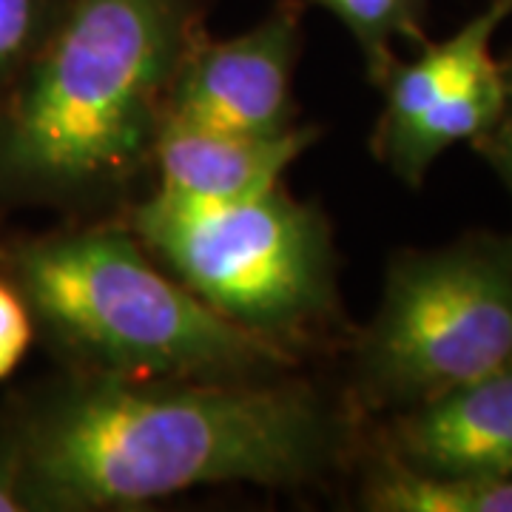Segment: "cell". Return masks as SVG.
Here are the masks:
<instances>
[{
    "mask_svg": "<svg viewBox=\"0 0 512 512\" xmlns=\"http://www.w3.org/2000/svg\"><path fill=\"white\" fill-rule=\"evenodd\" d=\"M29 512H126L217 484L305 487L353 470L367 419L302 379H126L57 367L0 407Z\"/></svg>",
    "mask_w": 512,
    "mask_h": 512,
    "instance_id": "6da1fadb",
    "label": "cell"
},
{
    "mask_svg": "<svg viewBox=\"0 0 512 512\" xmlns=\"http://www.w3.org/2000/svg\"><path fill=\"white\" fill-rule=\"evenodd\" d=\"M211 0H63L0 111V214L123 217Z\"/></svg>",
    "mask_w": 512,
    "mask_h": 512,
    "instance_id": "7a4b0ae2",
    "label": "cell"
},
{
    "mask_svg": "<svg viewBox=\"0 0 512 512\" xmlns=\"http://www.w3.org/2000/svg\"><path fill=\"white\" fill-rule=\"evenodd\" d=\"M0 274L23 296L57 367L126 379H274L299 359L231 325L148 254L123 217L0 237Z\"/></svg>",
    "mask_w": 512,
    "mask_h": 512,
    "instance_id": "3957f363",
    "label": "cell"
},
{
    "mask_svg": "<svg viewBox=\"0 0 512 512\" xmlns=\"http://www.w3.org/2000/svg\"><path fill=\"white\" fill-rule=\"evenodd\" d=\"M123 222L211 311L299 362L328 342L345 348L353 333L328 214L282 183L220 205L148 191Z\"/></svg>",
    "mask_w": 512,
    "mask_h": 512,
    "instance_id": "277c9868",
    "label": "cell"
},
{
    "mask_svg": "<svg viewBox=\"0 0 512 512\" xmlns=\"http://www.w3.org/2000/svg\"><path fill=\"white\" fill-rule=\"evenodd\" d=\"M342 350V390L367 421L512 365V234L467 231L396 251L379 308Z\"/></svg>",
    "mask_w": 512,
    "mask_h": 512,
    "instance_id": "5b68a950",
    "label": "cell"
},
{
    "mask_svg": "<svg viewBox=\"0 0 512 512\" xmlns=\"http://www.w3.org/2000/svg\"><path fill=\"white\" fill-rule=\"evenodd\" d=\"M510 15L512 0H493L450 37L424 40L413 60L387 66L370 148L399 183L421 188L444 151L476 143L501 117L507 66L493 55V37Z\"/></svg>",
    "mask_w": 512,
    "mask_h": 512,
    "instance_id": "8992f818",
    "label": "cell"
},
{
    "mask_svg": "<svg viewBox=\"0 0 512 512\" xmlns=\"http://www.w3.org/2000/svg\"><path fill=\"white\" fill-rule=\"evenodd\" d=\"M302 37L305 0H279L234 37L202 29L174 69L165 114L245 134H282L299 126L293 72Z\"/></svg>",
    "mask_w": 512,
    "mask_h": 512,
    "instance_id": "52a82bcc",
    "label": "cell"
},
{
    "mask_svg": "<svg viewBox=\"0 0 512 512\" xmlns=\"http://www.w3.org/2000/svg\"><path fill=\"white\" fill-rule=\"evenodd\" d=\"M367 444L430 478H512V365L367 421Z\"/></svg>",
    "mask_w": 512,
    "mask_h": 512,
    "instance_id": "ba28073f",
    "label": "cell"
},
{
    "mask_svg": "<svg viewBox=\"0 0 512 512\" xmlns=\"http://www.w3.org/2000/svg\"><path fill=\"white\" fill-rule=\"evenodd\" d=\"M316 140L319 128L302 123L282 134H245L163 114L151 151V191L197 205L245 200L282 183Z\"/></svg>",
    "mask_w": 512,
    "mask_h": 512,
    "instance_id": "9c48e42d",
    "label": "cell"
},
{
    "mask_svg": "<svg viewBox=\"0 0 512 512\" xmlns=\"http://www.w3.org/2000/svg\"><path fill=\"white\" fill-rule=\"evenodd\" d=\"M356 501L370 512H512V478H430L370 447L359 458Z\"/></svg>",
    "mask_w": 512,
    "mask_h": 512,
    "instance_id": "30bf717a",
    "label": "cell"
},
{
    "mask_svg": "<svg viewBox=\"0 0 512 512\" xmlns=\"http://www.w3.org/2000/svg\"><path fill=\"white\" fill-rule=\"evenodd\" d=\"M313 6L328 9L339 20L350 37L356 40L362 60H365L367 80L376 86L396 60V43L407 40L421 46L427 0H305Z\"/></svg>",
    "mask_w": 512,
    "mask_h": 512,
    "instance_id": "8fae6325",
    "label": "cell"
},
{
    "mask_svg": "<svg viewBox=\"0 0 512 512\" xmlns=\"http://www.w3.org/2000/svg\"><path fill=\"white\" fill-rule=\"evenodd\" d=\"M63 0H0V111L49 35Z\"/></svg>",
    "mask_w": 512,
    "mask_h": 512,
    "instance_id": "7c38bea8",
    "label": "cell"
},
{
    "mask_svg": "<svg viewBox=\"0 0 512 512\" xmlns=\"http://www.w3.org/2000/svg\"><path fill=\"white\" fill-rule=\"evenodd\" d=\"M35 342V322L18 288L0 274V382H6Z\"/></svg>",
    "mask_w": 512,
    "mask_h": 512,
    "instance_id": "4fadbf2b",
    "label": "cell"
},
{
    "mask_svg": "<svg viewBox=\"0 0 512 512\" xmlns=\"http://www.w3.org/2000/svg\"><path fill=\"white\" fill-rule=\"evenodd\" d=\"M504 66H507V100H504L501 117L487 134L478 137L473 148L484 157V163L493 168L495 177L512 197V60H504Z\"/></svg>",
    "mask_w": 512,
    "mask_h": 512,
    "instance_id": "5bb4252c",
    "label": "cell"
},
{
    "mask_svg": "<svg viewBox=\"0 0 512 512\" xmlns=\"http://www.w3.org/2000/svg\"><path fill=\"white\" fill-rule=\"evenodd\" d=\"M0 512H29V501L23 493L18 450L6 421L0 416Z\"/></svg>",
    "mask_w": 512,
    "mask_h": 512,
    "instance_id": "9a60e30c",
    "label": "cell"
}]
</instances>
